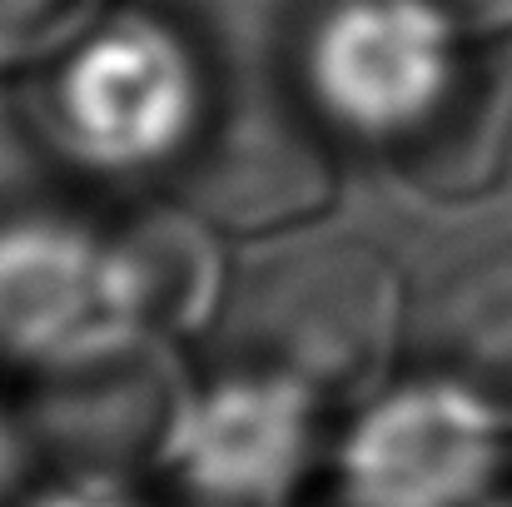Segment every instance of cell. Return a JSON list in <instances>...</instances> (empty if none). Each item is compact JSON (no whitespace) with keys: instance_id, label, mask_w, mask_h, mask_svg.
Returning <instances> with one entry per match:
<instances>
[{"instance_id":"cell-3","label":"cell","mask_w":512,"mask_h":507,"mask_svg":"<svg viewBox=\"0 0 512 507\" xmlns=\"http://www.w3.org/2000/svg\"><path fill=\"white\" fill-rule=\"evenodd\" d=\"M209 70L189 35L150 10H105L50 75V130L95 174L174 165L209 130Z\"/></svg>"},{"instance_id":"cell-9","label":"cell","mask_w":512,"mask_h":507,"mask_svg":"<svg viewBox=\"0 0 512 507\" xmlns=\"http://www.w3.org/2000/svg\"><path fill=\"white\" fill-rule=\"evenodd\" d=\"M20 507H150V503L130 483H120L115 473L75 468V473H60L55 483L35 488Z\"/></svg>"},{"instance_id":"cell-11","label":"cell","mask_w":512,"mask_h":507,"mask_svg":"<svg viewBox=\"0 0 512 507\" xmlns=\"http://www.w3.org/2000/svg\"><path fill=\"white\" fill-rule=\"evenodd\" d=\"M503 169H508V189H512V125H508V140H503Z\"/></svg>"},{"instance_id":"cell-6","label":"cell","mask_w":512,"mask_h":507,"mask_svg":"<svg viewBox=\"0 0 512 507\" xmlns=\"http://www.w3.org/2000/svg\"><path fill=\"white\" fill-rule=\"evenodd\" d=\"M503 473V413L453 378L383 383L334 448V507H483Z\"/></svg>"},{"instance_id":"cell-7","label":"cell","mask_w":512,"mask_h":507,"mask_svg":"<svg viewBox=\"0 0 512 507\" xmlns=\"http://www.w3.org/2000/svg\"><path fill=\"white\" fill-rule=\"evenodd\" d=\"M413 329L428 373L512 418V229L478 234L433 264Z\"/></svg>"},{"instance_id":"cell-4","label":"cell","mask_w":512,"mask_h":507,"mask_svg":"<svg viewBox=\"0 0 512 507\" xmlns=\"http://www.w3.org/2000/svg\"><path fill=\"white\" fill-rule=\"evenodd\" d=\"M150 343L125 229L105 234L55 214L0 224V358L80 378Z\"/></svg>"},{"instance_id":"cell-8","label":"cell","mask_w":512,"mask_h":507,"mask_svg":"<svg viewBox=\"0 0 512 507\" xmlns=\"http://www.w3.org/2000/svg\"><path fill=\"white\" fill-rule=\"evenodd\" d=\"M110 0H0V70L60 60Z\"/></svg>"},{"instance_id":"cell-10","label":"cell","mask_w":512,"mask_h":507,"mask_svg":"<svg viewBox=\"0 0 512 507\" xmlns=\"http://www.w3.org/2000/svg\"><path fill=\"white\" fill-rule=\"evenodd\" d=\"M428 5L468 40H488V35L512 30V0H428Z\"/></svg>"},{"instance_id":"cell-5","label":"cell","mask_w":512,"mask_h":507,"mask_svg":"<svg viewBox=\"0 0 512 507\" xmlns=\"http://www.w3.org/2000/svg\"><path fill=\"white\" fill-rule=\"evenodd\" d=\"M324 398L229 358L184 383L160 418V473L194 507H289L324 448Z\"/></svg>"},{"instance_id":"cell-2","label":"cell","mask_w":512,"mask_h":507,"mask_svg":"<svg viewBox=\"0 0 512 507\" xmlns=\"http://www.w3.org/2000/svg\"><path fill=\"white\" fill-rule=\"evenodd\" d=\"M468 35L428 0H324L299 45L304 100L358 150H423L468 105Z\"/></svg>"},{"instance_id":"cell-1","label":"cell","mask_w":512,"mask_h":507,"mask_svg":"<svg viewBox=\"0 0 512 507\" xmlns=\"http://www.w3.org/2000/svg\"><path fill=\"white\" fill-rule=\"evenodd\" d=\"M408 304L363 239H309L249 269L229 299V358L274 368L324 403H363L388 383Z\"/></svg>"}]
</instances>
